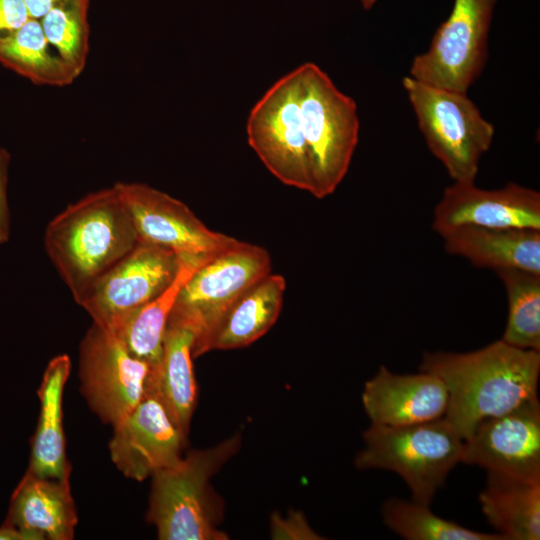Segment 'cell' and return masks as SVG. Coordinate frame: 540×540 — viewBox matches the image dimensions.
Masks as SVG:
<instances>
[{
  "mask_svg": "<svg viewBox=\"0 0 540 540\" xmlns=\"http://www.w3.org/2000/svg\"><path fill=\"white\" fill-rule=\"evenodd\" d=\"M420 371L442 379L448 392L444 418L466 440L482 421L538 398L540 351L500 339L467 353L425 352Z\"/></svg>",
  "mask_w": 540,
  "mask_h": 540,
  "instance_id": "6da1fadb",
  "label": "cell"
},
{
  "mask_svg": "<svg viewBox=\"0 0 540 540\" xmlns=\"http://www.w3.org/2000/svg\"><path fill=\"white\" fill-rule=\"evenodd\" d=\"M138 243L131 214L115 185L68 205L44 234L45 251L77 304Z\"/></svg>",
  "mask_w": 540,
  "mask_h": 540,
  "instance_id": "7a4b0ae2",
  "label": "cell"
},
{
  "mask_svg": "<svg viewBox=\"0 0 540 540\" xmlns=\"http://www.w3.org/2000/svg\"><path fill=\"white\" fill-rule=\"evenodd\" d=\"M240 435L207 448L193 450L173 466L152 477L147 520L161 540H225L210 494L209 479L233 456Z\"/></svg>",
  "mask_w": 540,
  "mask_h": 540,
  "instance_id": "3957f363",
  "label": "cell"
},
{
  "mask_svg": "<svg viewBox=\"0 0 540 540\" xmlns=\"http://www.w3.org/2000/svg\"><path fill=\"white\" fill-rule=\"evenodd\" d=\"M365 447L357 454L359 469L397 473L413 501L429 506L449 472L461 462L464 440L444 418L407 425H374L363 433Z\"/></svg>",
  "mask_w": 540,
  "mask_h": 540,
  "instance_id": "277c9868",
  "label": "cell"
},
{
  "mask_svg": "<svg viewBox=\"0 0 540 540\" xmlns=\"http://www.w3.org/2000/svg\"><path fill=\"white\" fill-rule=\"evenodd\" d=\"M251 148L282 183L310 192L313 127L299 67L275 82L247 120Z\"/></svg>",
  "mask_w": 540,
  "mask_h": 540,
  "instance_id": "5b68a950",
  "label": "cell"
},
{
  "mask_svg": "<svg viewBox=\"0 0 540 540\" xmlns=\"http://www.w3.org/2000/svg\"><path fill=\"white\" fill-rule=\"evenodd\" d=\"M402 85L425 141L454 182H474L482 155L491 146L494 126L467 93L405 76Z\"/></svg>",
  "mask_w": 540,
  "mask_h": 540,
  "instance_id": "8992f818",
  "label": "cell"
},
{
  "mask_svg": "<svg viewBox=\"0 0 540 540\" xmlns=\"http://www.w3.org/2000/svg\"><path fill=\"white\" fill-rule=\"evenodd\" d=\"M269 273V253L260 246L237 240L192 273L181 287L169 318L194 331L193 350L227 308Z\"/></svg>",
  "mask_w": 540,
  "mask_h": 540,
  "instance_id": "52a82bcc",
  "label": "cell"
},
{
  "mask_svg": "<svg viewBox=\"0 0 540 540\" xmlns=\"http://www.w3.org/2000/svg\"><path fill=\"white\" fill-rule=\"evenodd\" d=\"M497 0H454L429 49L417 55L409 76L423 83L467 93L488 57V35Z\"/></svg>",
  "mask_w": 540,
  "mask_h": 540,
  "instance_id": "ba28073f",
  "label": "cell"
},
{
  "mask_svg": "<svg viewBox=\"0 0 540 540\" xmlns=\"http://www.w3.org/2000/svg\"><path fill=\"white\" fill-rule=\"evenodd\" d=\"M126 204L139 243L172 251L179 262L198 268L237 239L210 230L190 208L143 183L114 184Z\"/></svg>",
  "mask_w": 540,
  "mask_h": 540,
  "instance_id": "9c48e42d",
  "label": "cell"
},
{
  "mask_svg": "<svg viewBox=\"0 0 540 540\" xmlns=\"http://www.w3.org/2000/svg\"><path fill=\"white\" fill-rule=\"evenodd\" d=\"M79 360L82 394L100 419L114 426L141 401L151 367L94 323L81 342Z\"/></svg>",
  "mask_w": 540,
  "mask_h": 540,
  "instance_id": "30bf717a",
  "label": "cell"
},
{
  "mask_svg": "<svg viewBox=\"0 0 540 540\" xmlns=\"http://www.w3.org/2000/svg\"><path fill=\"white\" fill-rule=\"evenodd\" d=\"M179 268V259L172 251L138 243L89 288L79 305L94 324L113 331L131 313L161 294Z\"/></svg>",
  "mask_w": 540,
  "mask_h": 540,
  "instance_id": "8fae6325",
  "label": "cell"
},
{
  "mask_svg": "<svg viewBox=\"0 0 540 540\" xmlns=\"http://www.w3.org/2000/svg\"><path fill=\"white\" fill-rule=\"evenodd\" d=\"M314 113L310 152L311 189L316 198L332 194L344 179L359 138L355 101L342 93L316 64L308 62Z\"/></svg>",
  "mask_w": 540,
  "mask_h": 540,
  "instance_id": "7c38bea8",
  "label": "cell"
},
{
  "mask_svg": "<svg viewBox=\"0 0 540 540\" xmlns=\"http://www.w3.org/2000/svg\"><path fill=\"white\" fill-rule=\"evenodd\" d=\"M113 427L111 459L128 478L143 481L182 458L187 436L171 417L151 374L141 401Z\"/></svg>",
  "mask_w": 540,
  "mask_h": 540,
  "instance_id": "4fadbf2b",
  "label": "cell"
},
{
  "mask_svg": "<svg viewBox=\"0 0 540 540\" xmlns=\"http://www.w3.org/2000/svg\"><path fill=\"white\" fill-rule=\"evenodd\" d=\"M461 462L540 481L538 398L482 421L464 440Z\"/></svg>",
  "mask_w": 540,
  "mask_h": 540,
  "instance_id": "5bb4252c",
  "label": "cell"
},
{
  "mask_svg": "<svg viewBox=\"0 0 540 540\" xmlns=\"http://www.w3.org/2000/svg\"><path fill=\"white\" fill-rule=\"evenodd\" d=\"M468 226L540 230V193L513 182L492 190L454 182L434 209L432 228L444 237Z\"/></svg>",
  "mask_w": 540,
  "mask_h": 540,
  "instance_id": "9a60e30c",
  "label": "cell"
},
{
  "mask_svg": "<svg viewBox=\"0 0 540 540\" xmlns=\"http://www.w3.org/2000/svg\"><path fill=\"white\" fill-rule=\"evenodd\" d=\"M362 403L371 424L407 426L444 417L448 392L432 373L395 374L381 366L365 383Z\"/></svg>",
  "mask_w": 540,
  "mask_h": 540,
  "instance_id": "2e32d148",
  "label": "cell"
},
{
  "mask_svg": "<svg viewBox=\"0 0 540 540\" xmlns=\"http://www.w3.org/2000/svg\"><path fill=\"white\" fill-rule=\"evenodd\" d=\"M286 289L285 279L269 273L244 291L192 350L196 358L211 350L236 349L262 337L276 322Z\"/></svg>",
  "mask_w": 540,
  "mask_h": 540,
  "instance_id": "e0dca14e",
  "label": "cell"
},
{
  "mask_svg": "<svg viewBox=\"0 0 540 540\" xmlns=\"http://www.w3.org/2000/svg\"><path fill=\"white\" fill-rule=\"evenodd\" d=\"M6 521L30 540H71L77 525L69 477L52 479L26 472L11 497Z\"/></svg>",
  "mask_w": 540,
  "mask_h": 540,
  "instance_id": "ac0fdd59",
  "label": "cell"
},
{
  "mask_svg": "<svg viewBox=\"0 0 540 540\" xmlns=\"http://www.w3.org/2000/svg\"><path fill=\"white\" fill-rule=\"evenodd\" d=\"M445 250L477 267L540 274V230L461 227L443 237Z\"/></svg>",
  "mask_w": 540,
  "mask_h": 540,
  "instance_id": "d6986e66",
  "label": "cell"
},
{
  "mask_svg": "<svg viewBox=\"0 0 540 540\" xmlns=\"http://www.w3.org/2000/svg\"><path fill=\"white\" fill-rule=\"evenodd\" d=\"M71 370L68 355L50 360L37 391L40 414L32 438L28 472L42 478L70 477L71 467L66 458L63 429V391Z\"/></svg>",
  "mask_w": 540,
  "mask_h": 540,
  "instance_id": "ffe728a7",
  "label": "cell"
},
{
  "mask_svg": "<svg viewBox=\"0 0 540 540\" xmlns=\"http://www.w3.org/2000/svg\"><path fill=\"white\" fill-rule=\"evenodd\" d=\"M479 501L487 521L506 540L540 539V481L487 471Z\"/></svg>",
  "mask_w": 540,
  "mask_h": 540,
  "instance_id": "44dd1931",
  "label": "cell"
},
{
  "mask_svg": "<svg viewBox=\"0 0 540 540\" xmlns=\"http://www.w3.org/2000/svg\"><path fill=\"white\" fill-rule=\"evenodd\" d=\"M194 331L169 318L159 366L151 378L171 417L187 436L197 402V385L192 364Z\"/></svg>",
  "mask_w": 540,
  "mask_h": 540,
  "instance_id": "7402d4cb",
  "label": "cell"
},
{
  "mask_svg": "<svg viewBox=\"0 0 540 540\" xmlns=\"http://www.w3.org/2000/svg\"><path fill=\"white\" fill-rule=\"evenodd\" d=\"M0 64L35 85L63 87L77 78L48 43L39 19L0 37Z\"/></svg>",
  "mask_w": 540,
  "mask_h": 540,
  "instance_id": "603a6c76",
  "label": "cell"
},
{
  "mask_svg": "<svg viewBox=\"0 0 540 540\" xmlns=\"http://www.w3.org/2000/svg\"><path fill=\"white\" fill-rule=\"evenodd\" d=\"M197 268L180 262L173 282L157 297L131 313L112 332L130 354L154 371L159 366L169 317L181 287Z\"/></svg>",
  "mask_w": 540,
  "mask_h": 540,
  "instance_id": "cb8c5ba5",
  "label": "cell"
},
{
  "mask_svg": "<svg viewBox=\"0 0 540 540\" xmlns=\"http://www.w3.org/2000/svg\"><path fill=\"white\" fill-rule=\"evenodd\" d=\"M506 290L508 316L501 340L540 351V274L520 269L495 271Z\"/></svg>",
  "mask_w": 540,
  "mask_h": 540,
  "instance_id": "d4e9b609",
  "label": "cell"
},
{
  "mask_svg": "<svg viewBox=\"0 0 540 540\" xmlns=\"http://www.w3.org/2000/svg\"><path fill=\"white\" fill-rule=\"evenodd\" d=\"M384 523L408 540H506L499 533L478 532L435 515L429 506L391 497L382 506Z\"/></svg>",
  "mask_w": 540,
  "mask_h": 540,
  "instance_id": "484cf974",
  "label": "cell"
},
{
  "mask_svg": "<svg viewBox=\"0 0 540 540\" xmlns=\"http://www.w3.org/2000/svg\"><path fill=\"white\" fill-rule=\"evenodd\" d=\"M91 0H60L41 18L43 33L76 77L84 71L89 54Z\"/></svg>",
  "mask_w": 540,
  "mask_h": 540,
  "instance_id": "4316f807",
  "label": "cell"
},
{
  "mask_svg": "<svg viewBox=\"0 0 540 540\" xmlns=\"http://www.w3.org/2000/svg\"><path fill=\"white\" fill-rule=\"evenodd\" d=\"M270 536L277 540L323 539L308 524L303 513L291 511L286 518L274 513L270 520Z\"/></svg>",
  "mask_w": 540,
  "mask_h": 540,
  "instance_id": "83f0119b",
  "label": "cell"
},
{
  "mask_svg": "<svg viewBox=\"0 0 540 540\" xmlns=\"http://www.w3.org/2000/svg\"><path fill=\"white\" fill-rule=\"evenodd\" d=\"M10 161V153L5 148L0 147V244H4L9 240L11 231L10 211L7 200Z\"/></svg>",
  "mask_w": 540,
  "mask_h": 540,
  "instance_id": "f1b7e54d",
  "label": "cell"
},
{
  "mask_svg": "<svg viewBox=\"0 0 540 540\" xmlns=\"http://www.w3.org/2000/svg\"><path fill=\"white\" fill-rule=\"evenodd\" d=\"M29 19L24 0H0V37L22 27Z\"/></svg>",
  "mask_w": 540,
  "mask_h": 540,
  "instance_id": "f546056e",
  "label": "cell"
},
{
  "mask_svg": "<svg viewBox=\"0 0 540 540\" xmlns=\"http://www.w3.org/2000/svg\"><path fill=\"white\" fill-rule=\"evenodd\" d=\"M60 0H24L30 18L41 19Z\"/></svg>",
  "mask_w": 540,
  "mask_h": 540,
  "instance_id": "4dcf8cb0",
  "label": "cell"
},
{
  "mask_svg": "<svg viewBox=\"0 0 540 540\" xmlns=\"http://www.w3.org/2000/svg\"><path fill=\"white\" fill-rule=\"evenodd\" d=\"M0 540H30L27 533L5 521L0 527Z\"/></svg>",
  "mask_w": 540,
  "mask_h": 540,
  "instance_id": "1f68e13d",
  "label": "cell"
},
{
  "mask_svg": "<svg viewBox=\"0 0 540 540\" xmlns=\"http://www.w3.org/2000/svg\"><path fill=\"white\" fill-rule=\"evenodd\" d=\"M377 0H361V4L365 10H370Z\"/></svg>",
  "mask_w": 540,
  "mask_h": 540,
  "instance_id": "d6a6232c",
  "label": "cell"
}]
</instances>
